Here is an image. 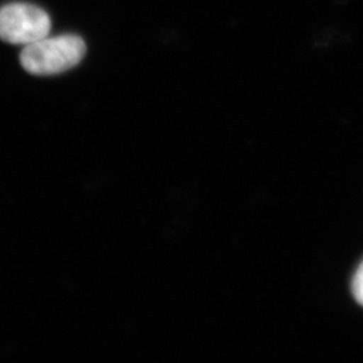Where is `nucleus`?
I'll list each match as a JSON object with an SVG mask.
<instances>
[{"label":"nucleus","instance_id":"f257e3e1","mask_svg":"<svg viewBox=\"0 0 363 363\" xmlns=\"http://www.w3.org/2000/svg\"><path fill=\"white\" fill-rule=\"evenodd\" d=\"M86 44L79 35H62L25 45L21 64L33 76L60 74L73 69L85 57Z\"/></svg>","mask_w":363,"mask_h":363},{"label":"nucleus","instance_id":"f03ea898","mask_svg":"<svg viewBox=\"0 0 363 363\" xmlns=\"http://www.w3.org/2000/svg\"><path fill=\"white\" fill-rule=\"evenodd\" d=\"M51 18L40 7L26 3L7 4L0 9V39L28 45L48 37Z\"/></svg>","mask_w":363,"mask_h":363},{"label":"nucleus","instance_id":"7ed1b4c3","mask_svg":"<svg viewBox=\"0 0 363 363\" xmlns=\"http://www.w3.org/2000/svg\"><path fill=\"white\" fill-rule=\"evenodd\" d=\"M354 296L363 306V264L357 269L353 281Z\"/></svg>","mask_w":363,"mask_h":363}]
</instances>
